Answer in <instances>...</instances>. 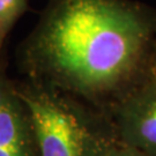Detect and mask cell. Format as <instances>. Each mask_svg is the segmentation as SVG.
Returning a JSON list of instances; mask_svg holds the SVG:
<instances>
[{
  "instance_id": "5",
  "label": "cell",
  "mask_w": 156,
  "mask_h": 156,
  "mask_svg": "<svg viewBox=\"0 0 156 156\" xmlns=\"http://www.w3.org/2000/svg\"><path fill=\"white\" fill-rule=\"evenodd\" d=\"M29 0H0V50L15 23L27 12Z\"/></svg>"
},
{
  "instance_id": "8",
  "label": "cell",
  "mask_w": 156,
  "mask_h": 156,
  "mask_svg": "<svg viewBox=\"0 0 156 156\" xmlns=\"http://www.w3.org/2000/svg\"><path fill=\"white\" fill-rule=\"evenodd\" d=\"M0 52H1V50H0Z\"/></svg>"
},
{
  "instance_id": "3",
  "label": "cell",
  "mask_w": 156,
  "mask_h": 156,
  "mask_svg": "<svg viewBox=\"0 0 156 156\" xmlns=\"http://www.w3.org/2000/svg\"><path fill=\"white\" fill-rule=\"evenodd\" d=\"M120 142L156 156V66L151 62L142 81L117 110Z\"/></svg>"
},
{
  "instance_id": "4",
  "label": "cell",
  "mask_w": 156,
  "mask_h": 156,
  "mask_svg": "<svg viewBox=\"0 0 156 156\" xmlns=\"http://www.w3.org/2000/svg\"><path fill=\"white\" fill-rule=\"evenodd\" d=\"M0 156H38L28 110L16 88L1 78Z\"/></svg>"
},
{
  "instance_id": "1",
  "label": "cell",
  "mask_w": 156,
  "mask_h": 156,
  "mask_svg": "<svg viewBox=\"0 0 156 156\" xmlns=\"http://www.w3.org/2000/svg\"><path fill=\"white\" fill-rule=\"evenodd\" d=\"M156 15L133 0H48L23 45L33 81L81 96H98L148 69Z\"/></svg>"
},
{
  "instance_id": "6",
  "label": "cell",
  "mask_w": 156,
  "mask_h": 156,
  "mask_svg": "<svg viewBox=\"0 0 156 156\" xmlns=\"http://www.w3.org/2000/svg\"><path fill=\"white\" fill-rule=\"evenodd\" d=\"M104 156H147L133 147H129L124 144H116Z\"/></svg>"
},
{
  "instance_id": "2",
  "label": "cell",
  "mask_w": 156,
  "mask_h": 156,
  "mask_svg": "<svg viewBox=\"0 0 156 156\" xmlns=\"http://www.w3.org/2000/svg\"><path fill=\"white\" fill-rule=\"evenodd\" d=\"M16 90L31 119L38 156H104L116 145L66 93L36 81Z\"/></svg>"
},
{
  "instance_id": "7",
  "label": "cell",
  "mask_w": 156,
  "mask_h": 156,
  "mask_svg": "<svg viewBox=\"0 0 156 156\" xmlns=\"http://www.w3.org/2000/svg\"><path fill=\"white\" fill-rule=\"evenodd\" d=\"M151 62L156 66V36H155V44H154V52H153V58H151Z\"/></svg>"
}]
</instances>
